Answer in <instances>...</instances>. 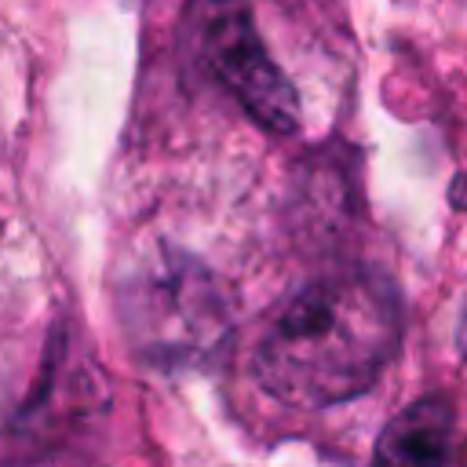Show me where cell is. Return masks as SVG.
<instances>
[{"instance_id": "6da1fadb", "label": "cell", "mask_w": 467, "mask_h": 467, "mask_svg": "<svg viewBox=\"0 0 467 467\" xmlns=\"http://www.w3.org/2000/svg\"><path fill=\"white\" fill-rule=\"evenodd\" d=\"M401 343V306L387 277L328 274L296 292L263 332L252 368L266 394L299 409L358 398Z\"/></svg>"}, {"instance_id": "7a4b0ae2", "label": "cell", "mask_w": 467, "mask_h": 467, "mask_svg": "<svg viewBox=\"0 0 467 467\" xmlns=\"http://www.w3.org/2000/svg\"><path fill=\"white\" fill-rule=\"evenodd\" d=\"M117 303L131 350L157 368L204 365L234 332V303L223 281L201 259L175 248L139 259Z\"/></svg>"}, {"instance_id": "3957f363", "label": "cell", "mask_w": 467, "mask_h": 467, "mask_svg": "<svg viewBox=\"0 0 467 467\" xmlns=\"http://www.w3.org/2000/svg\"><path fill=\"white\" fill-rule=\"evenodd\" d=\"M201 55L212 73L226 84V91L266 128L277 135L296 131L299 99L292 80L266 55L252 15L237 0H204L197 11Z\"/></svg>"}, {"instance_id": "277c9868", "label": "cell", "mask_w": 467, "mask_h": 467, "mask_svg": "<svg viewBox=\"0 0 467 467\" xmlns=\"http://www.w3.org/2000/svg\"><path fill=\"white\" fill-rule=\"evenodd\" d=\"M383 463H452L460 460L456 412L445 398H420L398 412L376 445Z\"/></svg>"}]
</instances>
